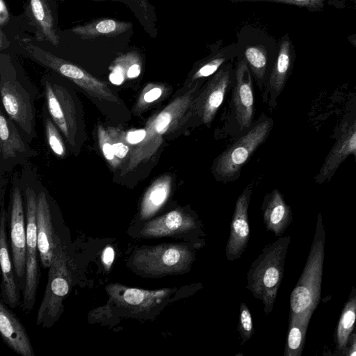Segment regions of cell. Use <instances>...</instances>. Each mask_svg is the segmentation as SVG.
<instances>
[{
	"mask_svg": "<svg viewBox=\"0 0 356 356\" xmlns=\"http://www.w3.org/2000/svg\"><path fill=\"white\" fill-rule=\"evenodd\" d=\"M202 287L196 283L180 288L148 290L111 283L105 287L106 305L91 311L88 318L90 322L99 323L113 319L154 321L169 304L191 296Z\"/></svg>",
	"mask_w": 356,
	"mask_h": 356,
	"instance_id": "cell-1",
	"label": "cell"
},
{
	"mask_svg": "<svg viewBox=\"0 0 356 356\" xmlns=\"http://www.w3.org/2000/svg\"><path fill=\"white\" fill-rule=\"evenodd\" d=\"M204 241L162 243L135 248L127 260V267L143 278L159 279L191 271L197 252Z\"/></svg>",
	"mask_w": 356,
	"mask_h": 356,
	"instance_id": "cell-2",
	"label": "cell"
},
{
	"mask_svg": "<svg viewBox=\"0 0 356 356\" xmlns=\"http://www.w3.org/2000/svg\"><path fill=\"white\" fill-rule=\"evenodd\" d=\"M202 83H197L185 92L174 98L168 105L152 115L145 124L146 136L131 149L122 175L134 171L149 161L163 143V137L177 130L195 111L196 91Z\"/></svg>",
	"mask_w": 356,
	"mask_h": 356,
	"instance_id": "cell-3",
	"label": "cell"
},
{
	"mask_svg": "<svg viewBox=\"0 0 356 356\" xmlns=\"http://www.w3.org/2000/svg\"><path fill=\"white\" fill-rule=\"evenodd\" d=\"M325 232L319 213L307 259L299 280L291 293L289 317L309 323L318 306L323 279Z\"/></svg>",
	"mask_w": 356,
	"mask_h": 356,
	"instance_id": "cell-4",
	"label": "cell"
},
{
	"mask_svg": "<svg viewBox=\"0 0 356 356\" xmlns=\"http://www.w3.org/2000/svg\"><path fill=\"white\" fill-rule=\"evenodd\" d=\"M290 241L289 236H280L266 245L247 273L246 287L262 302L266 314L271 313L275 302Z\"/></svg>",
	"mask_w": 356,
	"mask_h": 356,
	"instance_id": "cell-5",
	"label": "cell"
},
{
	"mask_svg": "<svg viewBox=\"0 0 356 356\" xmlns=\"http://www.w3.org/2000/svg\"><path fill=\"white\" fill-rule=\"evenodd\" d=\"M235 45L236 60L246 62L261 90L276 58L278 41L263 29L246 24L237 31Z\"/></svg>",
	"mask_w": 356,
	"mask_h": 356,
	"instance_id": "cell-6",
	"label": "cell"
},
{
	"mask_svg": "<svg viewBox=\"0 0 356 356\" xmlns=\"http://www.w3.org/2000/svg\"><path fill=\"white\" fill-rule=\"evenodd\" d=\"M70 263L65 248L58 238L53 260L49 267L45 291L36 316V324L51 328L60 318L63 302L73 281Z\"/></svg>",
	"mask_w": 356,
	"mask_h": 356,
	"instance_id": "cell-7",
	"label": "cell"
},
{
	"mask_svg": "<svg viewBox=\"0 0 356 356\" xmlns=\"http://www.w3.org/2000/svg\"><path fill=\"white\" fill-rule=\"evenodd\" d=\"M204 225L197 214L188 207H177L143 222L138 232L142 238H172L183 241H204Z\"/></svg>",
	"mask_w": 356,
	"mask_h": 356,
	"instance_id": "cell-8",
	"label": "cell"
},
{
	"mask_svg": "<svg viewBox=\"0 0 356 356\" xmlns=\"http://www.w3.org/2000/svg\"><path fill=\"white\" fill-rule=\"evenodd\" d=\"M23 44L26 55L31 60L67 78L93 97L111 102H118V97L106 83L84 69L30 42H25Z\"/></svg>",
	"mask_w": 356,
	"mask_h": 356,
	"instance_id": "cell-9",
	"label": "cell"
},
{
	"mask_svg": "<svg viewBox=\"0 0 356 356\" xmlns=\"http://www.w3.org/2000/svg\"><path fill=\"white\" fill-rule=\"evenodd\" d=\"M8 55L1 54L0 92L3 108L12 120L27 134L34 131V113L28 92L12 76Z\"/></svg>",
	"mask_w": 356,
	"mask_h": 356,
	"instance_id": "cell-10",
	"label": "cell"
},
{
	"mask_svg": "<svg viewBox=\"0 0 356 356\" xmlns=\"http://www.w3.org/2000/svg\"><path fill=\"white\" fill-rule=\"evenodd\" d=\"M271 119L256 124L218 158L215 173L222 178L237 175L242 166L266 140L273 127Z\"/></svg>",
	"mask_w": 356,
	"mask_h": 356,
	"instance_id": "cell-11",
	"label": "cell"
},
{
	"mask_svg": "<svg viewBox=\"0 0 356 356\" xmlns=\"http://www.w3.org/2000/svg\"><path fill=\"white\" fill-rule=\"evenodd\" d=\"M25 195L26 197V259L22 307L24 312H29L33 307L35 302L40 280L38 259L39 251L36 224L38 195L31 188H26Z\"/></svg>",
	"mask_w": 356,
	"mask_h": 356,
	"instance_id": "cell-12",
	"label": "cell"
},
{
	"mask_svg": "<svg viewBox=\"0 0 356 356\" xmlns=\"http://www.w3.org/2000/svg\"><path fill=\"white\" fill-rule=\"evenodd\" d=\"M334 139V144L315 177L317 184L329 181L348 156L353 155L356 163V104L340 123Z\"/></svg>",
	"mask_w": 356,
	"mask_h": 356,
	"instance_id": "cell-13",
	"label": "cell"
},
{
	"mask_svg": "<svg viewBox=\"0 0 356 356\" xmlns=\"http://www.w3.org/2000/svg\"><path fill=\"white\" fill-rule=\"evenodd\" d=\"M47 104L50 115L71 146L76 143L78 113L71 93L63 86L45 81Z\"/></svg>",
	"mask_w": 356,
	"mask_h": 356,
	"instance_id": "cell-14",
	"label": "cell"
},
{
	"mask_svg": "<svg viewBox=\"0 0 356 356\" xmlns=\"http://www.w3.org/2000/svg\"><path fill=\"white\" fill-rule=\"evenodd\" d=\"M234 79L235 68L232 62H229L209 77L203 92L197 96L195 111H198L205 125L209 126L213 121Z\"/></svg>",
	"mask_w": 356,
	"mask_h": 356,
	"instance_id": "cell-15",
	"label": "cell"
},
{
	"mask_svg": "<svg viewBox=\"0 0 356 356\" xmlns=\"http://www.w3.org/2000/svg\"><path fill=\"white\" fill-rule=\"evenodd\" d=\"M10 241L14 272L19 289L23 291L26 277V229L22 197L17 186L14 188L12 195Z\"/></svg>",
	"mask_w": 356,
	"mask_h": 356,
	"instance_id": "cell-16",
	"label": "cell"
},
{
	"mask_svg": "<svg viewBox=\"0 0 356 356\" xmlns=\"http://www.w3.org/2000/svg\"><path fill=\"white\" fill-rule=\"evenodd\" d=\"M24 15L34 29L38 41H47L54 46L60 42L55 0H26Z\"/></svg>",
	"mask_w": 356,
	"mask_h": 356,
	"instance_id": "cell-17",
	"label": "cell"
},
{
	"mask_svg": "<svg viewBox=\"0 0 356 356\" xmlns=\"http://www.w3.org/2000/svg\"><path fill=\"white\" fill-rule=\"evenodd\" d=\"M252 186H247L238 197L230 223L229 236L225 246V257L229 261L240 258L246 250L250 238L248 207Z\"/></svg>",
	"mask_w": 356,
	"mask_h": 356,
	"instance_id": "cell-18",
	"label": "cell"
},
{
	"mask_svg": "<svg viewBox=\"0 0 356 356\" xmlns=\"http://www.w3.org/2000/svg\"><path fill=\"white\" fill-rule=\"evenodd\" d=\"M296 58L294 45L288 33L278 40L276 58L265 83L269 105L274 108L276 99L282 92L289 76Z\"/></svg>",
	"mask_w": 356,
	"mask_h": 356,
	"instance_id": "cell-19",
	"label": "cell"
},
{
	"mask_svg": "<svg viewBox=\"0 0 356 356\" xmlns=\"http://www.w3.org/2000/svg\"><path fill=\"white\" fill-rule=\"evenodd\" d=\"M252 77L246 62L236 60L233 99L236 118L241 129L249 128L254 117Z\"/></svg>",
	"mask_w": 356,
	"mask_h": 356,
	"instance_id": "cell-20",
	"label": "cell"
},
{
	"mask_svg": "<svg viewBox=\"0 0 356 356\" xmlns=\"http://www.w3.org/2000/svg\"><path fill=\"white\" fill-rule=\"evenodd\" d=\"M222 44V40H218L209 45L210 53L195 63L184 81V88L188 89L197 83H202L216 73L224 65L233 62L236 58L235 43L225 46Z\"/></svg>",
	"mask_w": 356,
	"mask_h": 356,
	"instance_id": "cell-21",
	"label": "cell"
},
{
	"mask_svg": "<svg viewBox=\"0 0 356 356\" xmlns=\"http://www.w3.org/2000/svg\"><path fill=\"white\" fill-rule=\"evenodd\" d=\"M36 224L40 260L44 268H49L59 237L54 233L50 206L44 192L37 197Z\"/></svg>",
	"mask_w": 356,
	"mask_h": 356,
	"instance_id": "cell-22",
	"label": "cell"
},
{
	"mask_svg": "<svg viewBox=\"0 0 356 356\" xmlns=\"http://www.w3.org/2000/svg\"><path fill=\"white\" fill-rule=\"evenodd\" d=\"M0 332L4 343L22 356H35L30 337L19 319L0 302Z\"/></svg>",
	"mask_w": 356,
	"mask_h": 356,
	"instance_id": "cell-23",
	"label": "cell"
},
{
	"mask_svg": "<svg viewBox=\"0 0 356 356\" xmlns=\"http://www.w3.org/2000/svg\"><path fill=\"white\" fill-rule=\"evenodd\" d=\"M0 263L2 273L1 296L4 302L11 307H15L19 302V289L15 279L13 260L11 261L7 243L6 231V216L3 207L0 221Z\"/></svg>",
	"mask_w": 356,
	"mask_h": 356,
	"instance_id": "cell-24",
	"label": "cell"
},
{
	"mask_svg": "<svg viewBox=\"0 0 356 356\" xmlns=\"http://www.w3.org/2000/svg\"><path fill=\"white\" fill-rule=\"evenodd\" d=\"M261 210L266 229L281 236L292 221V212L278 190L274 189L265 197Z\"/></svg>",
	"mask_w": 356,
	"mask_h": 356,
	"instance_id": "cell-25",
	"label": "cell"
},
{
	"mask_svg": "<svg viewBox=\"0 0 356 356\" xmlns=\"http://www.w3.org/2000/svg\"><path fill=\"white\" fill-rule=\"evenodd\" d=\"M172 187L170 175L157 178L145 191L140 205L139 219L145 222L153 218L170 199Z\"/></svg>",
	"mask_w": 356,
	"mask_h": 356,
	"instance_id": "cell-26",
	"label": "cell"
},
{
	"mask_svg": "<svg viewBox=\"0 0 356 356\" xmlns=\"http://www.w3.org/2000/svg\"><path fill=\"white\" fill-rule=\"evenodd\" d=\"M131 22L113 18H99L70 29L74 34L83 39L99 37H115L131 29Z\"/></svg>",
	"mask_w": 356,
	"mask_h": 356,
	"instance_id": "cell-27",
	"label": "cell"
},
{
	"mask_svg": "<svg viewBox=\"0 0 356 356\" xmlns=\"http://www.w3.org/2000/svg\"><path fill=\"white\" fill-rule=\"evenodd\" d=\"M95 2L115 1L124 3L134 13L145 33L152 38L158 35L155 7L148 0H92Z\"/></svg>",
	"mask_w": 356,
	"mask_h": 356,
	"instance_id": "cell-28",
	"label": "cell"
},
{
	"mask_svg": "<svg viewBox=\"0 0 356 356\" xmlns=\"http://www.w3.org/2000/svg\"><path fill=\"white\" fill-rule=\"evenodd\" d=\"M27 146L22 140L13 124L1 112L0 115V151L3 159H13L18 153H24Z\"/></svg>",
	"mask_w": 356,
	"mask_h": 356,
	"instance_id": "cell-29",
	"label": "cell"
},
{
	"mask_svg": "<svg viewBox=\"0 0 356 356\" xmlns=\"http://www.w3.org/2000/svg\"><path fill=\"white\" fill-rule=\"evenodd\" d=\"M356 321V296L349 299L344 305L336 330V347L345 354L350 337Z\"/></svg>",
	"mask_w": 356,
	"mask_h": 356,
	"instance_id": "cell-30",
	"label": "cell"
},
{
	"mask_svg": "<svg viewBox=\"0 0 356 356\" xmlns=\"http://www.w3.org/2000/svg\"><path fill=\"white\" fill-rule=\"evenodd\" d=\"M143 58L138 51L132 50L117 57L110 66L111 73L124 80L137 78L141 73Z\"/></svg>",
	"mask_w": 356,
	"mask_h": 356,
	"instance_id": "cell-31",
	"label": "cell"
},
{
	"mask_svg": "<svg viewBox=\"0 0 356 356\" xmlns=\"http://www.w3.org/2000/svg\"><path fill=\"white\" fill-rule=\"evenodd\" d=\"M309 323L289 317L284 356H300L305 346Z\"/></svg>",
	"mask_w": 356,
	"mask_h": 356,
	"instance_id": "cell-32",
	"label": "cell"
},
{
	"mask_svg": "<svg viewBox=\"0 0 356 356\" xmlns=\"http://www.w3.org/2000/svg\"><path fill=\"white\" fill-rule=\"evenodd\" d=\"M171 87L163 83H149L143 90L134 107L135 113L139 114L154 103L163 99L171 92Z\"/></svg>",
	"mask_w": 356,
	"mask_h": 356,
	"instance_id": "cell-33",
	"label": "cell"
},
{
	"mask_svg": "<svg viewBox=\"0 0 356 356\" xmlns=\"http://www.w3.org/2000/svg\"><path fill=\"white\" fill-rule=\"evenodd\" d=\"M97 139L104 159L113 169L118 168L122 162L115 156L111 138L107 128H105L101 123H98L97 125Z\"/></svg>",
	"mask_w": 356,
	"mask_h": 356,
	"instance_id": "cell-34",
	"label": "cell"
},
{
	"mask_svg": "<svg viewBox=\"0 0 356 356\" xmlns=\"http://www.w3.org/2000/svg\"><path fill=\"white\" fill-rule=\"evenodd\" d=\"M110 134L113 152L116 158L121 162L129 156L131 149L125 139V131L113 127H107Z\"/></svg>",
	"mask_w": 356,
	"mask_h": 356,
	"instance_id": "cell-35",
	"label": "cell"
},
{
	"mask_svg": "<svg viewBox=\"0 0 356 356\" xmlns=\"http://www.w3.org/2000/svg\"><path fill=\"white\" fill-rule=\"evenodd\" d=\"M236 330L241 340V345L247 342L254 333L252 314L248 305L244 302L240 304L239 319Z\"/></svg>",
	"mask_w": 356,
	"mask_h": 356,
	"instance_id": "cell-36",
	"label": "cell"
},
{
	"mask_svg": "<svg viewBox=\"0 0 356 356\" xmlns=\"http://www.w3.org/2000/svg\"><path fill=\"white\" fill-rule=\"evenodd\" d=\"M232 3L268 2L296 6L305 8L309 11L322 10L330 0H229Z\"/></svg>",
	"mask_w": 356,
	"mask_h": 356,
	"instance_id": "cell-37",
	"label": "cell"
},
{
	"mask_svg": "<svg viewBox=\"0 0 356 356\" xmlns=\"http://www.w3.org/2000/svg\"><path fill=\"white\" fill-rule=\"evenodd\" d=\"M45 130L48 144L54 153L63 157L65 155V147L56 127L54 123L47 119L45 122Z\"/></svg>",
	"mask_w": 356,
	"mask_h": 356,
	"instance_id": "cell-38",
	"label": "cell"
},
{
	"mask_svg": "<svg viewBox=\"0 0 356 356\" xmlns=\"http://www.w3.org/2000/svg\"><path fill=\"white\" fill-rule=\"evenodd\" d=\"M145 128L130 130L125 132V139L130 145H137L140 143L146 136Z\"/></svg>",
	"mask_w": 356,
	"mask_h": 356,
	"instance_id": "cell-39",
	"label": "cell"
},
{
	"mask_svg": "<svg viewBox=\"0 0 356 356\" xmlns=\"http://www.w3.org/2000/svg\"><path fill=\"white\" fill-rule=\"evenodd\" d=\"M10 20V14L5 0H0V28L6 26Z\"/></svg>",
	"mask_w": 356,
	"mask_h": 356,
	"instance_id": "cell-40",
	"label": "cell"
},
{
	"mask_svg": "<svg viewBox=\"0 0 356 356\" xmlns=\"http://www.w3.org/2000/svg\"><path fill=\"white\" fill-rule=\"evenodd\" d=\"M345 354L351 356L356 355V334H351L350 337Z\"/></svg>",
	"mask_w": 356,
	"mask_h": 356,
	"instance_id": "cell-41",
	"label": "cell"
},
{
	"mask_svg": "<svg viewBox=\"0 0 356 356\" xmlns=\"http://www.w3.org/2000/svg\"><path fill=\"white\" fill-rule=\"evenodd\" d=\"M9 46V41L6 38V35L3 31V29H0V50L8 47Z\"/></svg>",
	"mask_w": 356,
	"mask_h": 356,
	"instance_id": "cell-42",
	"label": "cell"
},
{
	"mask_svg": "<svg viewBox=\"0 0 356 356\" xmlns=\"http://www.w3.org/2000/svg\"><path fill=\"white\" fill-rule=\"evenodd\" d=\"M348 40L349 42L356 48V33L350 35L347 37Z\"/></svg>",
	"mask_w": 356,
	"mask_h": 356,
	"instance_id": "cell-43",
	"label": "cell"
}]
</instances>
